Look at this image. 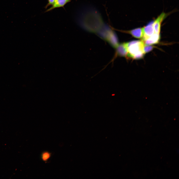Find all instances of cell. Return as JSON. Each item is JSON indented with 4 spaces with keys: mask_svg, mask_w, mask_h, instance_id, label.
<instances>
[{
    "mask_svg": "<svg viewBox=\"0 0 179 179\" xmlns=\"http://www.w3.org/2000/svg\"><path fill=\"white\" fill-rule=\"evenodd\" d=\"M127 47V56L135 59L143 58L145 53L143 51L144 44L141 41H133L126 43Z\"/></svg>",
    "mask_w": 179,
    "mask_h": 179,
    "instance_id": "1",
    "label": "cell"
},
{
    "mask_svg": "<svg viewBox=\"0 0 179 179\" xmlns=\"http://www.w3.org/2000/svg\"><path fill=\"white\" fill-rule=\"evenodd\" d=\"M167 15L168 14L163 12L153 21V25L155 33L160 34L161 23Z\"/></svg>",
    "mask_w": 179,
    "mask_h": 179,
    "instance_id": "2",
    "label": "cell"
},
{
    "mask_svg": "<svg viewBox=\"0 0 179 179\" xmlns=\"http://www.w3.org/2000/svg\"><path fill=\"white\" fill-rule=\"evenodd\" d=\"M153 21L149 23L143 28V36L142 40H144L155 33L153 27Z\"/></svg>",
    "mask_w": 179,
    "mask_h": 179,
    "instance_id": "3",
    "label": "cell"
},
{
    "mask_svg": "<svg viewBox=\"0 0 179 179\" xmlns=\"http://www.w3.org/2000/svg\"><path fill=\"white\" fill-rule=\"evenodd\" d=\"M120 31L130 34L134 37L137 38L142 39L143 36V28H137L130 30Z\"/></svg>",
    "mask_w": 179,
    "mask_h": 179,
    "instance_id": "4",
    "label": "cell"
},
{
    "mask_svg": "<svg viewBox=\"0 0 179 179\" xmlns=\"http://www.w3.org/2000/svg\"><path fill=\"white\" fill-rule=\"evenodd\" d=\"M160 36L159 34L154 33L152 35L144 40H142L146 45L156 44L159 41Z\"/></svg>",
    "mask_w": 179,
    "mask_h": 179,
    "instance_id": "5",
    "label": "cell"
},
{
    "mask_svg": "<svg viewBox=\"0 0 179 179\" xmlns=\"http://www.w3.org/2000/svg\"><path fill=\"white\" fill-rule=\"evenodd\" d=\"M117 54L121 56H127V51L126 43L118 44L116 47Z\"/></svg>",
    "mask_w": 179,
    "mask_h": 179,
    "instance_id": "6",
    "label": "cell"
},
{
    "mask_svg": "<svg viewBox=\"0 0 179 179\" xmlns=\"http://www.w3.org/2000/svg\"><path fill=\"white\" fill-rule=\"evenodd\" d=\"M71 0H55L54 4L46 11L47 12L55 8L63 7L67 3L70 2Z\"/></svg>",
    "mask_w": 179,
    "mask_h": 179,
    "instance_id": "7",
    "label": "cell"
},
{
    "mask_svg": "<svg viewBox=\"0 0 179 179\" xmlns=\"http://www.w3.org/2000/svg\"><path fill=\"white\" fill-rule=\"evenodd\" d=\"M50 153L48 152H44L42 154V159L44 161H46L50 158Z\"/></svg>",
    "mask_w": 179,
    "mask_h": 179,
    "instance_id": "8",
    "label": "cell"
},
{
    "mask_svg": "<svg viewBox=\"0 0 179 179\" xmlns=\"http://www.w3.org/2000/svg\"><path fill=\"white\" fill-rule=\"evenodd\" d=\"M154 48L153 46L149 45H144L143 47V51L145 54L152 50Z\"/></svg>",
    "mask_w": 179,
    "mask_h": 179,
    "instance_id": "9",
    "label": "cell"
},
{
    "mask_svg": "<svg viewBox=\"0 0 179 179\" xmlns=\"http://www.w3.org/2000/svg\"><path fill=\"white\" fill-rule=\"evenodd\" d=\"M55 0H48V3L45 6V8H46L50 5H52L54 3Z\"/></svg>",
    "mask_w": 179,
    "mask_h": 179,
    "instance_id": "10",
    "label": "cell"
}]
</instances>
